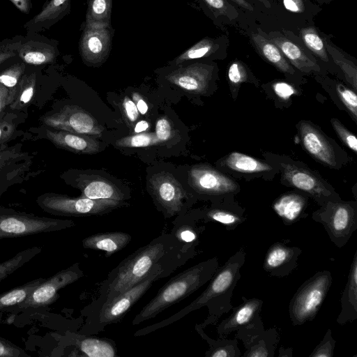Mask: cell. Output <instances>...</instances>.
I'll list each match as a JSON object with an SVG mask.
<instances>
[{
    "mask_svg": "<svg viewBox=\"0 0 357 357\" xmlns=\"http://www.w3.org/2000/svg\"><path fill=\"white\" fill-rule=\"evenodd\" d=\"M246 255L244 248H241L227 259L223 266L218 267L211 278L209 284L199 296L178 313L144 330L153 331L170 324L192 311L204 306L208 307L209 311V315L204 326L216 324L222 315L228 313L234 307L231 304V297L241 278V269L245 262Z\"/></svg>",
    "mask_w": 357,
    "mask_h": 357,
    "instance_id": "cell-1",
    "label": "cell"
},
{
    "mask_svg": "<svg viewBox=\"0 0 357 357\" xmlns=\"http://www.w3.org/2000/svg\"><path fill=\"white\" fill-rule=\"evenodd\" d=\"M219 267L213 257L177 275L166 283L135 317L133 324L155 317L165 309L195 292L211 280Z\"/></svg>",
    "mask_w": 357,
    "mask_h": 357,
    "instance_id": "cell-2",
    "label": "cell"
},
{
    "mask_svg": "<svg viewBox=\"0 0 357 357\" xmlns=\"http://www.w3.org/2000/svg\"><path fill=\"white\" fill-rule=\"evenodd\" d=\"M165 253L162 243L152 241L127 257L118 267L110 282L105 302L142 281Z\"/></svg>",
    "mask_w": 357,
    "mask_h": 357,
    "instance_id": "cell-3",
    "label": "cell"
},
{
    "mask_svg": "<svg viewBox=\"0 0 357 357\" xmlns=\"http://www.w3.org/2000/svg\"><path fill=\"white\" fill-rule=\"evenodd\" d=\"M328 271L317 272L297 289L289 305V314L294 326L313 320L323 305L332 284Z\"/></svg>",
    "mask_w": 357,
    "mask_h": 357,
    "instance_id": "cell-4",
    "label": "cell"
},
{
    "mask_svg": "<svg viewBox=\"0 0 357 357\" xmlns=\"http://www.w3.org/2000/svg\"><path fill=\"white\" fill-rule=\"evenodd\" d=\"M312 218L322 225L331 242L342 248L357 229V204L340 199L328 202L312 213Z\"/></svg>",
    "mask_w": 357,
    "mask_h": 357,
    "instance_id": "cell-5",
    "label": "cell"
},
{
    "mask_svg": "<svg viewBox=\"0 0 357 357\" xmlns=\"http://www.w3.org/2000/svg\"><path fill=\"white\" fill-rule=\"evenodd\" d=\"M75 226L70 220L37 216L0 206V240L56 231Z\"/></svg>",
    "mask_w": 357,
    "mask_h": 357,
    "instance_id": "cell-6",
    "label": "cell"
},
{
    "mask_svg": "<svg viewBox=\"0 0 357 357\" xmlns=\"http://www.w3.org/2000/svg\"><path fill=\"white\" fill-rule=\"evenodd\" d=\"M36 153L25 151L20 142L0 146V197L40 173L42 170L34 167Z\"/></svg>",
    "mask_w": 357,
    "mask_h": 357,
    "instance_id": "cell-7",
    "label": "cell"
},
{
    "mask_svg": "<svg viewBox=\"0 0 357 357\" xmlns=\"http://www.w3.org/2000/svg\"><path fill=\"white\" fill-rule=\"evenodd\" d=\"M38 205L47 213L59 216H89L101 215L119 207L122 202L91 199L84 197L45 192L36 199Z\"/></svg>",
    "mask_w": 357,
    "mask_h": 357,
    "instance_id": "cell-8",
    "label": "cell"
},
{
    "mask_svg": "<svg viewBox=\"0 0 357 357\" xmlns=\"http://www.w3.org/2000/svg\"><path fill=\"white\" fill-rule=\"evenodd\" d=\"M47 127L89 136H100L102 126L84 109L67 105L57 112H48L40 118Z\"/></svg>",
    "mask_w": 357,
    "mask_h": 357,
    "instance_id": "cell-9",
    "label": "cell"
},
{
    "mask_svg": "<svg viewBox=\"0 0 357 357\" xmlns=\"http://www.w3.org/2000/svg\"><path fill=\"white\" fill-rule=\"evenodd\" d=\"M236 340L245 348L243 357H273L280 342V334L275 328L265 329L261 317L236 331Z\"/></svg>",
    "mask_w": 357,
    "mask_h": 357,
    "instance_id": "cell-10",
    "label": "cell"
},
{
    "mask_svg": "<svg viewBox=\"0 0 357 357\" xmlns=\"http://www.w3.org/2000/svg\"><path fill=\"white\" fill-rule=\"evenodd\" d=\"M83 276V272L75 264L63 269L50 278L45 279L29 295L28 298L18 305V310L47 306L59 298L58 291ZM16 309V310H17Z\"/></svg>",
    "mask_w": 357,
    "mask_h": 357,
    "instance_id": "cell-11",
    "label": "cell"
},
{
    "mask_svg": "<svg viewBox=\"0 0 357 357\" xmlns=\"http://www.w3.org/2000/svg\"><path fill=\"white\" fill-rule=\"evenodd\" d=\"M162 271L160 265L156 264L149 274L139 283L111 301L105 302L100 312L99 323L109 324L120 320L133 304L150 288Z\"/></svg>",
    "mask_w": 357,
    "mask_h": 357,
    "instance_id": "cell-12",
    "label": "cell"
},
{
    "mask_svg": "<svg viewBox=\"0 0 357 357\" xmlns=\"http://www.w3.org/2000/svg\"><path fill=\"white\" fill-rule=\"evenodd\" d=\"M282 177L291 186L310 195L320 206L340 200L334 191L311 172L299 166L284 164Z\"/></svg>",
    "mask_w": 357,
    "mask_h": 357,
    "instance_id": "cell-13",
    "label": "cell"
},
{
    "mask_svg": "<svg viewBox=\"0 0 357 357\" xmlns=\"http://www.w3.org/2000/svg\"><path fill=\"white\" fill-rule=\"evenodd\" d=\"M113 36L114 29L112 26H85L79 43V50L84 63L89 66L102 64L110 53Z\"/></svg>",
    "mask_w": 357,
    "mask_h": 357,
    "instance_id": "cell-14",
    "label": "cell"
},
{
    "mask_svg": "<svg viewBox=\"0 0 357 357\" xmlns=\"http://www.w3.org/2000/svg\"><path fill=\"white\" fill-rule=\"evenodd\" d=\"M61 178L68 185L78 188L82 197L91 199H106L122 202L123 194L109 181L98 176L68 170Z\"/></svg>",
    "mask_w": 357,
    "mask_h": 357,
    "instance_id": "cell-15",
    "label": "cell"
},
{
    "mask_svg": "<svg viewBox=\"0 0 357 357\" xmlns=\"http://www.w3.org/2000/svg\"><path fill=\"white\" fill-rule=\"evenodd\" d=\"M188 180L197 192L207 195H225L235 192L238 188L229 177L206 165L192 167Z\"/></svg>",
    "mask_w": 357,
    "mask_h": 357,
    "instance_id": "cell-16",
    "label": "cell"
},
{
    "mask_svg": "<svg viewBox=\"0 0 357 357\" xmlns=\"http://www.w3.org/2000/svg\"><path fill=\"white\" fill-rule=\"evenodd\" d=\"M150 188L155 200L170 215L181 211L185 197L182 185L170 174L160 172L149 180Z\"/></svg>",
    "mask_w": 357,
    "mask_h": 357,
    "instance_id": "cell-17",
    "label": "cell"
},
{
    "mask_svg": "<svg viewBox=\"0 0 357 357\" xmlns=\"http://www.w3.org/2000/svg\"><path fill=\"white\" fill-rule=\"evenodd\" d=\"M34 132L36 139H46L56 147L75 153L93 154L100 151L98 141L89 135L56 130L43 125Z\"/></svg>",
    "mask_w": 357,
    "mask_h": 357,
    "instance_id": "cell-18",
    "label": "cell"
},
{
    "mask_svg": "<svg viewBox=\"0 0 357 357\" xmlns=\"http://www.w3.org/2000/svg\"><path fill=\"white\" fill-rule=\"evenodd\" d=\"M302 250L297 246L275 242L266 251L264 270L271 276L283 278L290 275L298 266Z\"/></svg>",
    "mask_w": 357,
    "mask_h": 357,
    "instance_id": "cell-19",
    "label": "cell"
},
{
    "mask_svg": "<svg viewBox=\"0 0 357 357\" xmlns=\"http://www.w3.org/2000/svg\"><path fill=\"white\" fill-rule=\"evenodd\" d=\"M213 67L196 63L175 69L166 76L168 82L192 93H204L211 79Z\"/></svg>",
    "mask_w": 357,
    "mask_h": 357,
    "instance_id": "cell-20",
    "label": "cell"
},
{
    "mask_svg": "<svg viewBox=\"0 0 357 357\" xmlns=\"http://www.w3.org/2000/svg\"><path fill=\"white\" fill-rule=\"evenodd\" d=\"M298 129L305 149L321 163L331 167H336L335 151L324 134L307 121L301 122Z\"/></svg>",
    "mask_w": 357,
    "mask_h": 357,
    "instance_id": "cell-21",
    "label": "cell"
},
{
    "mask_svg": "<svg viewBox=\"0 0 357 357\" xmlns=\"http://www.w3.org/2000/svg\"><path fill=\"white\" fill-rule=\"evenodd\" d=\"M243 302L237 307H234L232 312L223 319L217 327L220 337H224L253 322L260 316L264 301L258 298H248L242 296Z\"/></svg>",
    "mask_w": 357,
    "mask_h": 357,
    "instance_id": "cell-22",
    "label": "cell"
},
{
    "mask_svg": "<svg viewBox=\"0 0 357 357\" xmlns=\"http://www.w3.org/2000/svg\"><path fill=\"white\" fill-rule=\"evenodd\" d=\"M15 49L24 63L35 66L53 63L58 53L56 46L32 39L15 43Z\"/></svg>",
    "mask_w": 357,
    "mask_h": 357,
    "instance_id": "cell-23",
    "label": "cell"
},
{
    "mask_svg": "<svg viewBox=\"0 0 357 357\" xmlns=\"http://www.w3.org/2000/svg\"><path fill=\"white\" fill-rule=\"evenodd\" d=\"M341 310L337 317L340 325L357 319V250L350 266L347 281L340 298Z\"/></svg>",
    "mask_w": 357,
    "mask_h": 357,
    "instance_id": "cell-24",
    "label": "cell"
},
{
    "mask_svg": "<svg viewBox=\"0 0 357 357\" xmlns=\"http://www.w3.org/2000/svg\"><path fill=\"white\" fill-rule=\"evenodd\" d=\"M307 198L295 192L285 193L272 204V208L285 225H291L305 217Z\"/></svg>",
    "mask_w": 357,
    "mask_h": 357,
    "instance_id": "cell-25",
    "label": "cell"
},
{
    "mask_svg": "<svg viewBox=\"0 0 357 357\" xmlns=\"http://www.w3.org/2000/svg\"><path fill=\"white\" fill-rule=\"evenodd\" d=\"M70 0H49L41 11L24 24L29 32L50 29L70 10Z\"/></svg>",
    "mask_w": 357,
    "mask_h": 357,
    "instance_id": "cell-26",
    "label": "cell"
},
{
    "mask_svg": "<svg viewBox=\"0 0 357 357\" xmlns=\"http://www.w3.org/2000/svg\"><path fill=\"white\" fill-rule=\"evenodd\" d=\"M131 241V236L124 232H105L89 236L82 241L84 248L102 250L106 256L121 250Z\"/></svg>",
    "mask_w": 357,
    "mask_h": 357,
    "instance_id": "cell-27",
    "label": "cell"
},
{
    "mask_svg": "<svg viewBox=\"0 0 357 357\" xmlns=\"http://www.w3.org/2000/svg\"><path fill=\"white\" fill-rule=\"evenodd\" d=\"M271 38V40L280 49L283 55L298 70L304 73L319 71L320 68L317 63L311 60L296 44L282 36Z\"/></svg>",
    "mask_w": 357,
    "mask_h": 357,
    "instance_id": "cell-28",
    "label": "cell"
},
{
    "mask_svg": "<svg viewBox=\"0 0 357 357\" xmlns=\"http://www.w3.org/2000/svg\"><path fill=\"white\" fill-rule=\"evenodd\" d=\"M251 39L261 54L278 70L289 74L295 73L280 49L271 40L258 33L252 34Z\"/></svg>",
    "mask_w": 357,
    "mask_h": 357,
    "instance_id": "cell-29",
    "label": "cell"
},
{
    "mask_svg": "<svg viewBox=\"0 0 357 357\" xmlns=\"http://www.w3.org/2000/svg\"><path fill=\"white\" fill-rule=\"evenodd\" d=\"M45 280L43 278H36L0 294V313L10 311L13 307L17 309Z\"/></svg>",
    "mask_w": 357,
    "mask_h": 357,
    "instance_id": "cell-30",
    "label": "cell"
},
{
    "mask_svg": "<svg viewBox=\"0 0 357 357\" xmlns=\"http://www.w3.org/2000/svg\"><path fill=\"white\" fill-rule=\"evenodd\" d=\"M36 75L24 74L17 86L13 98L8 106L12 111H23L28 107L36 93Z\"/></svg>",
    "mask_w": 357,
    "mask_h": 357,
    "instance_id": "cell-31",
    "label": "cell"
},
{
    "mask_svg": "<svg viewBox=\"0 0 357 357\" xmlns=\"http://www.w3.org/2000/svg\"><path fill=\"white\" fill-rule=\"evenodd\" d=\"M224 165L232 171L241 173H260L268 172L271 167L248 155L232 152L224 160Z\"/></svg>",
    "mask_w": 357,
    "mask_h": 357,
    "instance_id": "cell-32",
    "label": "cell"
},
{
    "mask_svg": "<svg viewBox=\"0 0 357 357\" xmlns=\"http://www.w3.org/2000/svg\"><path fill=\"white\" fill-rule=\"evenodd\" d=\"M113 0H88L85 26L107 27L111 26Z\"/></svg>",
    "mask_w": 357,
    "mask_h": 357,
    "instance_id": "cell-33",
    "label": "cell"
},
{
    "mask_svg": "<svg viewBox=\"0 0 357 357\" xmlns=\"http://www.w3.org/2000/svg\"><path fill=\"white\" fill-rule=\"evenodd\" d=\"M205 218L224 225L228 231L234 230L246 220L241 208L231 206L211 208L206 212Z\"/></svg>",
    "mask_w": 357,
    "mask_h": 357,
    "instance_id": "cell-34",
    "label": "cell"
},
{
    "mask_svg": "<svg viewBox=\"0 0 357 357\" xmlns=\"http://www.w3.org/2000/svg\"><path fill=\"white\" fill-rule=\"evenodd\" d=\"M79 350L89 357H114L116 351L113 344L104 339L86 337L78 343Z\"/></svg>",
    "mask_w": 357,
    "mask_h": 357,
    "instance_id": "cell-35",
    "label": "cell"
},
{
    "mask_svg": "<svg viewBox=\"0 0 357 357\" xmlns=\"http://www.w3.org/2000/svg\"><path fill=\"white\" fill-rule=\"evenodd\" d=\"M26 116L23 111L7 110L0 116V146L8 144L17 134V128Z\"/></svg>",
    "mask_w": 357,
    "mask_h": 357,
    "instance_id": "cell-36",
    "label": "cell"
},
{
    "mask_svg": "<svg viewBox=\"0 0 357 357\" xmlns=\"http://www.w3.org/2000/svg\"><path fill=\"white\" fill-rule=\"evenodd\" d=\"M41 252L38 246L19 252L11 258L0 263V282L6 279Z\"/></svg>",
    "mask_w": 357,
    "mask_h": 357,
    "instance_id": "cell-37",
    "label": "cell"
},
{
    "mask_svg": "<svg viewBox=\"0 0 357 357\" xmlns=\"http://www.w3.org/2000/svg\"><path fill=\"white\" fill-rule=\"evenodd\" d=\"M213 40L204 38L186 50L173 61L175 65H179L188 61L208 56L218 49Z\"/></svg>",
    "mask_w": 357,
    "mask_h": 357,
    "instance_id": "cell-38",
    "label": "cell"
},
{
    "mask_svg": "<svg viewBox=\"0 0 357 357\" xmlns=\"http://www.w3.org/2000/svg\"><path fill=\"white\" fill-rule=\"evenodd\" d=\"M210 349L206 353L207 357H239L241 356L238 347V340L220 337L217 340H211L205 336Z\"/></svg>",
    "mask_w": 357,
    "mask_h": 357,
    "instance_id": "cell-39",
    "label": "cell"
},
{
    "mask_svg": "<svg viewBox=\"0 0 357 357\" xmlns=\"http://www.w3.org/2000/svg\"><path fill=\"white\" fill-rule=\"evenodd\" d=\"M25 63H17L6 68L0 73V83L4 85L9 91L8 105L10 103L17 84L24 74Z\"/></svg>",
    "mask_w": 357,
    "mask_h": 357,
    "instance_id": "cell-40",
    "label": "cell"
},
{
    "mask_svg": "<svg viewBox=\"0 0 357 357\" xmlns=\"http://www.w3.org/2000/svg\"><path fill=\"white\" fill-rule=\"evenodd\" d=\"M325 47L331 54L334 62L341 68L347 81L354 89H357V68L350 60L345 58L337 50L326 41Z\"/></svg>",
    "mask_w": 357,
    "mask_h": 357,
    "instance_id": "cell-41",
    "label": "cell"
},
{
    "mask_svg": "<svg viewBox=\"0 0 357 357\" xmlns=\"http://www.w3.org/2000/svg\"><path fill=\"white\" fill-rule=\"evenodd\" d=\"M301 37L305 45L318 57L325 62L328 61L326 49L322 38L314 27L303 29Z\"/></svg>",
    "mask_w": 357,
    "mask_h": 357,
    "instance_id": "cell-42",
    "label": "cell"
},
{
    "mask_svg": "<svg viewBox=\"0 0 357 357\" xmlns=\"http://www.w3.org/2000/svg\"><path fill=\"white\" fill-rule=\"evenodd\" d=\"M155 133H137L123 137L116 142V145L121 148L147 147L159 144Z\"/></svg>",
    "mask_w": 357,
    "mask_h": 357,
    "instance_id": "cell-43",
    "label": "cell"
},
{
    "mask_svg": "<svg viewBox=\"0 0 357 357\" xmlns=\"http://www.w3.org/2000/svg\"><path fill=\"white\" fill-rule=\"evenodd\" d=\"M335 340L332 336L331 329H328L322 340L316 346L310 357H333L335 347Z\"/></svg>",
    "mask_w": 357,
    "mask_h": 357,
    "instance_id": "cell-44",
    "label": "cell"
},
{
    "mask_svg": "<svg viewBox=\"0 0 357 357\" xmlns=\"http://www.w3.org/2000/svg\"><path fill=\"white\" fill-rule=\"evenodd\" d=\"M336 90L340 100L356 121L357 119V96L356 93L342 84H338Z\"/></svg>",
    "mask_w": 357,
    "mask_h": 357,
    "instance_id": "cell-45",
    "label": "cell"
},
{
    "mask_svg": "<svg viewBox=\"0 0 357 357\" xmlns=\"http://www.w3.org/2000/svg\"><path fill=\"white\" fill-rule=\"evenodd\" d=\"M332 126L342 142L354 153L357 152V139L356 136L347 130L337 119H331Z\"/></svg>",
    "mask_w": 357,
    "mask_h": 357,
    "instance_id": "cell-46",
    "label": "cell"
},
{
    "mask_svg": "<svg viewBox=\"0 0 357 357\" xmlns=\"http://www.w3.org/2000/svg\"><path fill=\"white\" fill-rule=\"evenodd\" d=\"M227 76L233 86H238L245 82L248 77L246 70L240 61H234L229 67Z\"/></svg>",
    "mask_w": 357,
    "mask_h": 357,
    "instance_id": "cell-47",
    "label": "cell"
},
{
    "mask_svg": "<svg viewBox=\"0 0 357 357\" xmlns=\"http://www.w3.org/2000/svg\"><path fill=\"white\" fill-rule=\"evenodd\" d=\"M25 351L7 339L0 337V357H29Z\"/></svg>",
    "mask_w": 357,
    "mask_h": 357,
    "instance_id": "cell-48",
    "label": "cell"
},
{
    "mask_svg": "<svg viewBox=\"0 0 357 357\" xmlns=\"http://www.w3.org/2000/svg\"><path fill=\"white\" fill-rule=\"evenodd\" d=\"M155 134L160 142H165L170 139L172 135V128L167 117H161L158 119Z\"/></svg>",
    "mask_w": 357,
    "mask_h": 357,
    "instance_id": "cell-49",
    "label": "cell"
},
{
    "mask_svg": "<svg viewBox=\"0 0 357 357\" xmlns=\"http://www.w3.org/2000/svg\"><path fill=\"white\" fill-rule=\"evenodd\" d=\"M122 105L126 119L131 123L136 121L139 117V112L134 101L126 96Z\"/></svg>",
    "mask_w": 357,
    "mask_h": 357,
    "instance_id": "cell-50",
    "label": "cell"
},
{
    "mask_svg": "<svg viewBox=\"0 0 357 357\" xmlns=\"http://www.w3.org/2000/svg\"><path fill=\"white\" fill-rule=\"evenodd\" d=\"M273 90L275 94L282 99H287L296 93L294 88L291 85L284 82L275 83Z\"/></svg>",
    "mask_w": 357,
    "mask_h": 357,
    "instance_id": "cell-51",
    "label": "cell"
},
{
    "mask_svg": "<svg viewBox=\"0 0 357 357\" xmlns=\"http://www.w3.org/2000/svg\"><path fill=\"white\" fill-rule=\"evenodd\" d=\"M16 55L15 43H0V64Z\"/></svg>",
    "mask_w": 357,
    "mask_h": 357,
    "instance_id": "cell-52",
    "label": "cell"
},
{
    "mask_svg": "<svg viewBox=\"0 0 357 357\" xmlns=\"http://www.w3.org/2000/svg\"><path fill=\"white\" fill-rule=\"evenodd\" d=\"M284 8L293 13H300L304 11L303 0H283Z\"/></svg>",
    "mask_w": 357,
    "mask_h": 357,
    "instance_id": "cell-53",
    "label": "cell"
},
{
    "mask_svg": "<svg viewBox=\"0 0 357 357\" xmlns=\"http://www.w3.org/2000/svg\"><path fill=\"white\" fill-rule=\"evenodd\" d=\"M8 89L0 83V116L6 111L8 106Z\"/></svg>",
    "mask_w": 357,
    "mask_h": 357,
    "instance_id": "cell-54",
    "label": "cell"
},
{
    "mask_svg": "<svg viewBox=\"0 0 357 357\" xmlns=\"http://www.w3.org/2000/svg\"><path fill=\"white\" fill-rule=\"evenodd\" d=\"M207 6L220 14H225L227 11V4L225 0H204Z\"/></svg>",
    "mask_w": 357,
    "mask_h": 357,
    "instance_id": "cell-55",
    "label": "cell"
},
{
    "mask_svg": "<svg viewBox=\"0 0 357 357\" xmlns=\"http://www.w3.org/2000/svg\"><path fill=\"white\" fill-rule=\"evenodd\" d=\"M22 13L29 14L32 8L31 0H10Z\"/></svg>",
    "mask_w": 357,
    "mask_h": 357,
    "instance_id": "cell-56",
    "label": "cell"
},
{
    "mask_svg": "<svg viewBox=\"0 0 357 357\" xmlns=\"http://www.w3.org/2000/svg\"><path fill=\"white\" fill-rule=\"evenodd\" d=\"M132 98L139 113L143 115L146 114L149 109L146 101L137 93H133Z\"/></svg>",
    "mask_w": 357,
    "mask_h": 357,
    "instance_id": "cell-57",
    "label": "cell"
},
{
    "mask_svg": "<svg viewBox=\"0 0 357 357\" xmlns=\"http://www.w3.org/2000/svg\"><path fill=\"white\" fill-rule=\"evenodd\" d=\"M181 238L186 242L195 241L197 238L196 234L190 229H185L181 233Z\"/></svg>",
    "mask_w": 357,
    "mask_h": 357,
    "instance_id": "cell-58",
    "label": "cell"
},
{
    "mask_svg": "<svg viewBox=\"0 0 357 357\" xmlns=\"http://www.w3.org/2000/svg\"><path fill=\"white\" fill-rule=\"evenodd\" d=\"M149 127V123L145 120H142L136 123L134 128V131L135 133L142 132L146 131Z\"/></svg>",
    "mask_w": 357,
    "mask_h": 357,
    "instance_id": "cell-59",
    "label": "cell"
},
{
    "mask_svg": "<svg viewBox=\"0 0 357 357\" xmlns=\"http://www.w3.org/2000/svg\"><path fill=\"white\" fill-rule=\"evenodd\" d=\"M293 356V350L291 347L284 348L281 346L279 349V354L280 357H292Z\"/></svg>",
    "mask_w": 357,
    "mask_h": 357,
    "instance_id": "cell-60",
    "label": "cell"
},
{
    "mask_svg": "<svg viewBox=\"0 0 357 357\" xmlns=\"http://www.w3.org/2000/svg\"><path fill=\"white\" fill-rule=\"evenodd\" d=\"M234 1L236 3H237L241 7L247 9L250 11L253 10V7L252 5H250L248 2H247L245 0H231Z\"/></svg>",
    "mask_w": 357,
    "mask_h": 357,
    "instance_id": "cell-61",
    "label": "cell"
},
{
    "mask_svg": "<svg viewBox=\"0 0 357 357\" xmlns=\"http://www.w3.org/2000/svg\"><path fill=\"white\" fill-rule=\"evenodd\" d=\"M257 1L262 3L266 8L271 7V3L269 2V0H257Z\"/></svg>",
    "mask_w": 357,
    "mask_h": 357,
    "instance_id": "cell-62",
    "label": "cell"
}]
</instances>
